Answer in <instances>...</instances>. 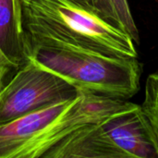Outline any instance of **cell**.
<instances>
[{
	"label": "cell",
	"mask_w": 158,
	"mask_h": 158,
	"mask_svg": "<svg viewBox=\"0 0 158 158\" xmlns=\"http://www.w3.org/2000/svg\"><path fill=\"white\" fill-rule=\"evenodd\" d=\"M31 52L106 54L138 57L133 39L80 0H21Z\"/></svg>",
	"instance_id": "1"
},
{
	"label": "cell",
	"mask_w": 158,
	"mask_h": 158,
	"mask_svg": "<svg viewBox=\"0 0 158 158\" xmlns=\"http://www.w3.org/2000/svg\"><path fill=\"white\" fill-rule=\"evenodd\" d=\"M100 17L140 42L139 31L128 0H80Z\"/></svg>",
	"instance_id": "7"
},
{
	"label": "cell",
	"mask_w": 158,
	"mask_h": 158,
	"mask_svg": "<svg viewBox=\"0 0 158 158\" xmlns=\"http://www.w3.org/2000/svg\"><path fill=\"white\" fill-rule=\"evenodd\" d=\"M45 158H158V143L141 106L126 100L104 119L79 130Z\"/></svg>",
	"instance_id": "3"
},
{
	"label": "cell",
	"mask_w": 158,
	"mask_h": 158,
	"mask_svg": "<svg viewBox=\"0 0 158 158\" xmlns=\"http://www.w3.org/2000/svg\"><path fill=\"white\" fill-rule=\"evenodd\" d=\"M67 79L29 59L0 91V125L75 96Z\"/></svg>",
	"instance_id": "5"
},
{
	"label": "cell",
	"mask_w": 158,
	"mask_h": 158,
	"mask_svg": "<svg viewBox=\"0 0 158 158\" xmlns=\"http://www.w3.org/2000/svg\"><path fill=\"white\" fill-rule=\"evenodd\" d=\"M0 50L15 69L28 62L31 55L21 0H0Z\"/></svg>",
	"instance_id": "6"
},
{
	"label": "cell",
	"mask_w": 158,
	"mask_h": 158,
	"mask_svg": "<svg viewBox=\"0 0 158 158\" xmlns=\"http://www.w3.org/2000/svg\"><path fill=\"white\" fill-rule=\"evenodd\" d=\"M141 107L158 143V73L148 76Z\"/></svg>",
	"instance_id": "8"
},
{
	"label": "cell",
	"mask_w": 158,
	"mask_h": 158,
	"mask_svg": "<svg viewBox=\"0 0 158 158\" xmlns=\"http://www.w3.org/2000/svg\"><path fill=\"white\" fill-rule=\"evenodd\" d=\"M125 101L78 90L69 100L0 125V158H45L79 130L104 119Z\"/></svg>",
	"instance_id": "2"
},
{
	"label": "cell",
	"mask_w": 158,
	"mask_h": 158,
	"mask_svg": "<svg viewBox=\"0 0 158 158\" xmlns=\"http://www.w3.org/2000/svg\"><path fill=\"white\" fill-rule=\"evenodd\" d=\"M29 59L70 81L78 90L127 100L140 90L137 57L35 50Z\"/></svg>",
	"instance_id": "4"
},
{
	"label": "cell",
	"mask_w": 158,
	"mask_h": 158,
	"mask_svg": "<svg viewBox=\"0 0 158 158\" xmlns=\"http://www.w3.org/2000/svg\"><path fill=\"white\" fill-rule=\"evenodd\" d=\"M15 68L10 64V62L0 50V91L3 89V87L7 81L6 77Z\"/></svg>",
	"instance_id": "9"
}]
</instances>
